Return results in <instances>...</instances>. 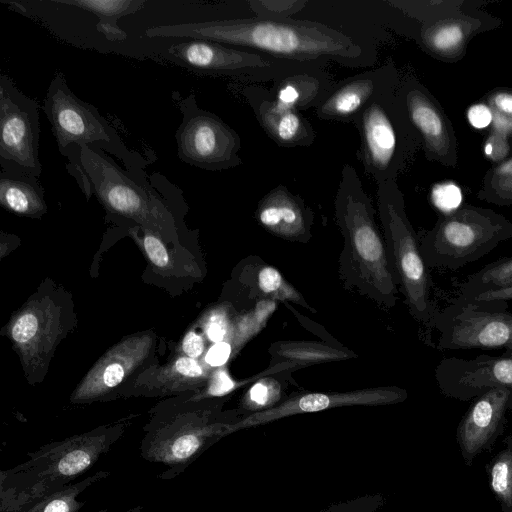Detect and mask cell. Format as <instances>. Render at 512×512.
<instances>
[{"label": "cell", "instance_id": "cell-1", "mask_svg": "<svg viewBox=\"0 0 512 512\" xmlns=\"http://www.w3.org/2000/svg\"><path fill=\"white\" fill-rule=\"evenodd\" d=\"M151 38L202 39L277 58L327 61L358 68L372 66L377 51L368 41L358 40L330 25L303 19L259 17L161 25L148 28Z\"/></svg>", "mask_w": 512, "mask_h": 512}, {"label": "cell", "instance_id": "cell-33", "mask_svg": "<svg viewBox=\"0 0 512 512\" xmlns=\"http://www.w3.org/2000/svg\"><path fill=\"white\" fill-rule=\"evenodd\" d=\"M283 388L277 379L267 375L256 380L242 396L237 411L241 418L272 409L282 403Z\"/></svg>", "mask_w": 512, "mask_h": 512}, {"label": "cell", "instance_id": "cell-13", "mask_svg": "<svg viewBox=\"0 0 512 512\" xmlns=\"http://www.w3.org/2000/svg\"><path fill=\"white\" fill-rule=\"evenodd\" d=\"M507 302L472 303L453 299L434 314L438 347L444 350L499 349L512 346V313Z\"/></svg>", "mask_w": 512, "mask_h": 512}, {"label": "cell", "instance_id": "cell-47", "mask_svg": "<svg viewBox=\"0 0 512 512\" xmlns=\"http://www.w3.org/2000/svg\"><path fill=\"white\" fill-rule=\"evenodd\" d=\"M233 356V348L229 341L213 343L203 357L205 363L211 368L225 366L229 358Z\"/></svg>", "mask_w": 512, "mask_h": 512}, {"label": "cell", "instance_id": "cell-27", "mask_svg": "<svg viewBox=\"0 0 512 512\" xmlns=\"http://www.w3.org/2000/svg\"><path fill=\"white\" fill-rule=\"evenodd\" d=\"M241 276L252 298L290 301L315 312L303 296L273 266L264 264L261 261L248 260V263L245 264L241 272Z\"/></svg>", "mask_w": 512, "mask_h": 512}, {"label": "cell", "instance_id": "cell-2", "mask_svg": "<svg viewBox=\"0 0 512 512\" xmlns=\"http://www.w3.org/2000/svg\"><path fill=\"white\" fill-rule=\"evenodd\" d=\"M66 158L68 172L89 200L95 195L109 215L158 233L164 240L176 237L178 218L173 204L182 192L159 173L123 169L102 150L82 146Z\"/></svg>", "mask_w": 512, "mask_h": 512}, {"label": "cell", "instance_id": "cell-44", "mask_svg": "<svg viewBox=\"0 0 512 512\" xmlns=\"http://www.w3.org/2000/svg\"><path fill=\"white\" fill-rule=\"evenodd\" d=\"M510 142L505 135L490 130L483 147L485 156L495 164L506 160L511 151Z\"/></svg>", "mask_w": 512, "mask_h": 512}, {"label": "cell", "instance_id": "cell-50", "mask_svg": "<svg viewBox=\"0 0 512 512\" xmlns=\"http://www.w3.org/2000/svg\"><path fill=\"white\" fill-rule=\"evenodd\" d=\"M506 350H507L506 351L507 354H511L512 355V346L507 348Z\"/></svg>", "mask_w": 512, "mask_h": 512}, {"label": "cell", "instance_id": "cell-46", "mask_svg": "<svg viewBox=\"0 0 512 512\" xmlns=\"http://www.w3.org/2000/svg\"><path fill=\"white\" fill-rule=\"evenodd\" d=\"M205 337L202 332H197L194 327L184 335L177 349L178 354L194 359H202L205 352Z\"/></svg>", "mask_w": 512, "mask_h": 512}, {"label": "cell", "instance_id": "cell-24", "mask_svg": "<svg viewBox=\"0 0 512 512\" xmlns=\"http://www.w3.org/2000/svg\"><path fill=\"white\" fill-rule=\"evenodd\" d=\"M258 223L282 239L307 243L311 238L314 213L297 194L280 184L267 192L255 211Z\"/></svg>", "mask_w": 512, "mask_h": 512}, {"label": "cell", "instance_id": "cell-4", "mask_svg": "<svg viewBox=\"0 0 512 512\" xmlns=\"http://www.w3.org/2000/svg\"><path fill=\"white\" fill-rule=\"evenodd\" d=\"M137 415L50 442L28 459L0 472V512H19L87 472L122 438Z\"/></svg>", "mask_w": 512, "mask_h": 512}, {"label": "cell", "instance_id": "cell-52", "mask_svg": "<svg viewBox=\"0 0 512 512\" xmlns=\"http://www.w3.org/2000/svg\"><path fill=\"white\" fill-rule=\"evenodd\" d=\"M509 512H512V508L510 509V511H509Z\"/></svg>", "mask_w": 512, "mask_h": 512}, {"label": "cell", "instance_id": "cell-12", "mask_svg": "<svg viewBox=\"0 0 512 512\" xmlns=\"http://www.w3.org/2000/svg\"><path fill=\"white\" fill-rule=\"evenodd\" d=\"M171 98L182 114L175 133L178 158L191 166L220 171L243 163L238 133L216 114L198 106L195 95L173 91Z\"/></svg>", "mask_w": 512, "mask_h": 512}, {"label": "cell", "instance_id": "cell-37", "mask_svg": "<svg viewBox=\"0 0 512 512\" xmlns=\"http://www.w3.org/2000/svg\"><path fill=\"white\" fill-rule=\"evenodd\" d=\"M490 485L506 510L512 508V447L502 450L493 460Z\"/></svg>", "mask_w": 512, "mask_h": 512}, {"label": "cell", "instance_id": "cell-30", "mask_svg": "<svg viewBox=\"0 0 512 512\" xmlns=\"http://www.w3.org/2000/svg\"><path fill=\"white\" fill-rule=\"evenodd\" d=\"M109 475V471H98L40 498L19 512H80L86 502L78 500V497Z\"/></svg>", "mask_w": 512, "mask_h": 512}, {"label": "cell", "instance_id": "cell-49", "mask_svg": "<svg viewBox=\"0 0 512 512\" xmlns=\"http://www.w3.org/2000/svg\"><path fill=\"white\" fill-rule=\"evenodd\" d=\"M124 512H145L144 507L142 505L134 506Z\"/></svg>", "mask_w": 512, "mask_h": 512}, {"label": "cell", "instance_id": "cell-39", "mask_svg": "<svg viewBox=\"0 0 512 512\" xmlns=\"http://www.w3.org/2000/svg\"><path fill=\"white\" fill-rule=\"evenodd\" d=\"M484 99L493 113L490 130L501 133L512 141V89H493Z\"/></svg>", "mask_w": 512, "mask_h": 512}, {"label": "cell", "instance_id": "cell-11", "mask_svg": "<svg viewBox=\"0 0 512 512\" xmlns=\"http://www.w3.org/2000/svg\"><path fill=\"white\" fill-rule=\"evenodd\" d=\"M168 54L189 69L244 82L276 81L288 74L326 67L327 61H298L202 39L171 45Z\"/></svg>", "mask_w": 512, "mask_h": 512}, {"label": "cell", "instance_id": "cell-7", "mask_svg": "<svg viewBox=\"0 0 512 512\" xmlns=\"http://www.w3.org/2000/svg\"><path fill=\"white\" fill-rule=\"evenodd\" d=\"M396 89L375 98L353 122L360 136L357 157L377 185L396 181L421 146Z\"/></svg>", "mask_w": 512, "mask_h": 512}, {"label": "cell", "instance_id": "cell-28", "mask_svg": "<svg viewBox=\"0 0 512 512\" xmlns=\"http://www.w3.org/2000/svg\"><path fill=\"white\" fill-rule=\"evenodd\" d=\"M268 352L271 356L270 365L288 363L297 368L356 357L345 347L318 341H278L270 346Z\"/></svg>", "mask_w": 512, "mask_h": 512}, {"label": "cell", "instance_id": "cell-31", "mask_svg": "<svg viewBox=\"0 0 512 512\" xmlns=\"http://www.w3.org/2000/svg\"><path fill=\"white\" fill-rule=\"evenodd\" d=\"M294 365L288 363H277L270 365L267 370L260 372L245 380L233 379L225 366L214 368L207 384L195 393L184 394L183 396L189 401H201L209 399H224L235 390L249 384L263 376L273 375L287 370H294Z\"/></svg>", "mask_w": 512, "mask_h": 512}, {"label": "cell", "instance_id": "cell-17", "mask_svg": "<svg viewBox=\"0 0 512 512\" xmlns=\"http://www.w3.org/2000/svg\"><path fill=\"white\" fill-rule=\"evenodd\" d=\"M407 391L381 386L347 392H311L287 397L276 407L241 418L227 430V436L243 429L268 424L285 417L350 406H381L403 402Z\"/></svg>", "mask_w": 512, "mask_h": 512}, {"label": "cell", "instance_id": "cell-25", "mask_svg": "<svg viewBox=\"0 0 512 512\" xmlns=\"http://www.w3.org/2000/svg\"><path fill=\"white\" fill-rule=\"evenodd\" d=\"M335 84L325 67H316L281 77L268 92L278 106L301 112L318 107Z\"/></svg>", "mask_w": 512, "mask_h": 512}, {"label": "cell", "instance_id": "cell-21", "mask_svg": "<svg viewBox=\"0 0 512 512\" xmlns=\"http://www.w3.org/2000/svg\"><path fill=\"white\" fill-rule=\"evenodd\" d=\"M499 19L465 7L443 18L422 24L415 41L429 55L455 62L464 57L468 43L478 34L499 25Z\"/></svg>", "mask_w": 512, "mask_h": 512}, {"label": "cell", "instance_id": "cell-20", "mask_svg": "<svg viewBox=\"0 0 512 512\" xmlns=\"http://www.w3.org/2000/svg\"><path fill=\"white\" fill-rule=\"evenodd\" d=\"M213 368L204 359L178 354L164 365L151 364L138 373L119 393L118 398H168L201 390Z\"/></svg>", "mask_w": 512, "mask_h": 512}, {"label": "cell", "instance_id": "cell-8", "mask_svg": "<svg viewBox=\"0 0 512 512\" xmlns=\"http://www.w3.org/2000/svg\"><path fill=\"white\" fill-rule=\"evenodd\" d=\"M512 238V222L492 209L462 204L439 216L420 241L428 268L457 270Z\"/></svg>", "mask_w": 512, "mask_h": 512}, {"label": "cell", "instance_id": "cell-38", "mask_svg": "<svg viewBox=\"0 0 512 512\" xmlns=\"http://www.w3.org/2000/svg\"><path fill=\"white\" fill-rule=\"evenodd\" d=\"M232 308L222 303L207 310L199 320V326L206 339L212 343L229 341L232 332Z\"/></svg>", "mask_w": 512, "mask_h": 512}, {"label": "cell", "instance_id": "cell-10", "mask_svg": "<svg viewBox=\"0 0 512 512\" xmlns=\"http://www.w3.org/2000/svg\"><path fill=\"white\" fill-rule=\"evenodd\" d=\"M41 109L51 124L61 155L88 146L113 154L127 169H144L146 160L128 149L120 135L101 116L98 109L77 97L62 72H56L49 84Z\"/></svg>", "mask_w": 512, "mask_h": 512}, {"label": "cell", "instance_id": "cell-43", "mask_svg": "<svg viewBox=\"0 0 512 512\" xmlns=\"http://www.w3.org/2000/svg\"><path fill=\"white\" fill-rule=\"evenodd\" d=\"M384 504V496L377 493L332 503L324 509L314 512H378Z\"/></svg>", "mask_w": 512, "mask_h": 512}, {"label": "cell", "instance_id": "cell-18", "mask_svg": "<svg viewBox=\"0 0 512 512\" xmlns=\"http://www.w3.org/2000/svg\"><path fill=\"white\" fill-rule=\"evenodd\" d=\"M435 378L445 396L461 401L497 387L512 389V355L444 358L435 369Z\"/></svg>", "mask_w": 512, "mask_h": 512}, {"label": "cell", "instance_id": "cell-5", "mask_svg": "<svg viewBox=\"0 0 512 512\" xmlns=\"http://www.w3.org/2000/svg\"><path fill=\"white\" fill-rule=\"evenodd\" d=\"M224 399L189 401L183 395L168 397L149 410L140 443L141 457L164 466L158 476L172 480L205 451L227 436L241 419L237 409L223 410Z\"/></svg>", "mask_w": 512, "mask_h": 512}, {"label": "cell", "instance_id": "cell-45", "mask_svg": "<svg viewBox=\"0 0 512 512\" xmlns=\"http://www.w3.org/2000/svg\"><path fill=\"white\" fill-rule=\"evenodd\" d=\"M459 300L472 303L507 302L512 300V285L487 289L471 294H459Z\"/></svg>", "mask_w": 512, "mask_h": 512}, {"label": "cell", "instance_id": "cell-41", "mask_svg": "<svg viewBox=\"0 0 512 512\" xmlns=\"http://www.w3.org/2000/svg\"><path fill=\"white\" fill-rule=\"evenodd\" d=\"M307 0H249V9L255 17L265 19H290L293 15L305 9Z\"/></svg>", "mask_w": 512, "mask_h": 512}, {"label": "cell", "instance_id": "cell-26", "mask_svg": "<svg viewBox=\"0 0 512 512\" xmlns=\"http://www.w3.org/2000/svg\"><path fill=\"white\" fill-rule=\"evenodd\" d=\"M0 203L24 217L41 218L48 211L39 178L13 168L0 167Z\"/></svg>", "mask_w": 512, "mask_h": 512}, {"label": "cell", "instance_id": "cell-36", "mask_svg": "<svg viewBox=\"0 0 512 512\" xmlns=\"http://www.w3.org/2000/svg\"><path fill=\"white\" fill-rule=\"evenodd\" d=\"M512 285V256L500 258L470 275L461 285L460 294Z\"/></svg>", "mask_w": 512, "mask_h": 512}, {"label": "cell", "instance_id": "cell-51", "mask_svg": "<svg viewBox=\"0 0 512 512\" xmlns=\"http://www.w3.org/2000/svg\"><path fill=\"white\" fill-rule=\"evenodd\" d=\"M107 511H108V509L104 508V509H100V510L95 511V512H107Z\"/></svg>", "mask_w": 512, "mask_h": 512}, {"label": "cell", "instance_id": "cell-53", "mask_svg": "<svg viewBox=\"0 0 512 512\" xmlns=\"http://www.w3.org/2000/svg\"><path fill=\"white\" fill-rule=\"evenodd\" d=\"M512 401V400H511Z\"/></svg>", "mask_w": 512, "mask_h": 512}, {"label": "cell", "instance_id": "cell-3", "mask_svg": "<svg viewBox=\"0 0 512 512\" xmlns=\"http://www.w3.org/2000/svg\"><path fill=\"white\" fill-rule=\"evenodd\" d=\"M335 219L344 239L339 275L346 288L391 309L399 284L375 210L355 168L345 164L334 200Z\"/></svg>", "mask_w": 512, "mask_h": 512}, {"label": "cell", "instance_id": "cell-22", "mask_svg": "<svg viewBox=\"0 0 512 512\" xmlns=\"http://www.w3.org/2000/svg\"><path fill=\"white\" fill-rule=\"evenodd\" d=\"M511 400L508 387L493 388L473 399L457 428V442L468 465L501 432Z\"/></svg>", "mask_w": 512, "mask_h": 512}, {"label": "cell", "instance_id": "cell-15", "mask_svg": "<svg viewBox=\"0 0 512 512\" xmlns=\"http://www.w3.org/2000/svg\"><path fill=\"white\" fill-rule=\"evenodd\" d=\"M40 109L8 75L0 76V167L40 177Z\"/></svg>", "mask_w": 512, "mask_h": 512}, {"label": "cell", "instance_id": "cell-6", "mask_svg": "<svg viewBox=\"0 0 512 512\" xmlns=\"http://www.w3.org/2000/svg\"><path fill=\"white\" fill-rule=\"evenodd\" d=\"M75 325L70 293L48 279L12 315L6 334L30 384L44 379L57 346Z\"/></svg>", "mask_w": 512, "mask_h": 512}, {"label": "cell", "instance_id": "cell-23", "mask_svg": "<svg viewBox=\"0 0 512 512\" xmlns=\"http://www.w3.org/2000/svg\"><path fill=\"white\" fill-rule=\"evenodd\" d=\"M241 94L264 132L278 146L308 147L314 143L316 133L310 121L300 111L275 104L268 89L247 85L242 88Z\"/></svg>", "mask_w": 512, "mask_h": 512}, {"label": "cell", "instance_id": "cell-14", "mask_svg": "<svg viewBox=\"0 0 512 512\" xmlns=\"http://www.w3.org/2000/svg\"><path fill=\"white\" fill-rule=\"evenodd\" d=\"M153 330L130 334L110 347L88 370L70 395L72 404L118 399L121 390L143 369L157 363Z\"/></svg>", "mask_w": 512, "mask_h": 512}, {"label": "cell", "instance_id": "cell-29", "mask_svg": "<svg viewBox=\"0 0 512 512\" xmlns=\"http://www.w3.org/2000/svg\"><path fill=\"white\" fill-rule=\"evenodd\" d=\"M65 2L96 16L98 18L96 29L111 41L127 38V34L117 25V20L138 11L145 4L143 0H65Z\"/></svg>", "mask_w": 512, "mask_h": 512}, {"label": "cell", "instance_id": "cell-48", "mask_svg": "<svg viewBox=\"0 0 512 512\" xmlns=\"http://www.w3.org/2000/svg\"><path fill=\"white\" fill-rule=\"evenodd\" d=\"M469 124L475 129H486L491 126L493 113L485 102L471 105L466 113Z\"/></svg>", "mask_w": 512, "mask_h": 512}, {"label": "cell", "instance_id": "cell-9", "mask_svg": "<svg viewBox=\"0 0 512 512\" xmlns=\"http://www.w3.org/2000/svg\"><path fill=\"white\" fill-rule=\"evenodd\" d=\"M377 205L388 256L399 290L411 316L429 322L434 316L430 277L420 251V241L405 210L404 196L396 181L377 185Z\"/></svg>", "mask_w": 512, "mask_h": 512}, {"label": "cell", "instance_id": "cell-34", "mask_svg": "<svg viewBox=\"0 0 512 512\" xmlns=\"http://www.w3.org/2000/svg\"><path fill=\"white\" fill-rule=\"evenodd\" d=\"M477 197L498 206L512 205V156L486 172Z\"/></svg>", "mask_w": 512, "mask_h": 512}, {"label": "cell", "instance_id": "cell-32", "mask_svg": "<svg viewBox=\"0 0 512 512\" xmlns=\"http://www.w3.org/2000/svg\"><path fill=\"white\" fill-rule=\"evenodd\" d=\"M276 308L277 301L259 300L252 310L234 316L229 340L233 348V356L261 331Z\"/></svg>", "mask_w": 512, "mask_h": 512}, {"label": "cell", "instance_id": "cell-19", "mask_svg": "<svg viewBox=\"0 0 512 512\" xmlns=\"http://www.w3.org/2000/svg\"><path fill=\"white\" fill-rule=\"evenodd\" d=\"M401 75L393 62L336 82L332 91L315 108L325 121L354 122L375 98L397 88Z\"/></svg>", "mask_w": 512, "mask_h": 512}, {"label": "cell", "instance_id": "cell-16", "mask_svg": "<svg viewBox=\"0 0 512 512\" xmlns=\"http://www.w3.org/2000/svg\"><path fill=\"white\" fill-rule=\"evenodd\" d=\"M396 92L420 137L426 159L455 167L458 162L456 133L437 99L411 75L401 76Z\"/></svg>", "mask_w": 512, "mask_h": 512}, {"label": "cell", "instance_id": "cell-42", "mask_svg": "<svg viewBox=\"0 0 512 512\" xmlns=\"http://www.w3.org/2000/svg\"><path fill=\"white\" fill-rule=\"evenodd\" d=\"M430 200L442 214H449L462 205L463 194L461 188L454 182H440L431 188Z\"/></svg>", "mask_w": 512, "mask_h": 512}, {"label": "cell", "instance_id": "cell-35", "mask_svg": "<svg viewBox=\"0 0 512 512\" xmlns=\"http://www.w3.org/2000/svg\"><path fill=\"white\" fill-rule=\"evenodd\" d=\"M391 6L419 25L443 18L465 8L467 1L388 0Z\"/></svg>", "mask_w": 512, "mask_h": 512}, {"label": "cell", "instance_id": "cell-40", "mask_svg": "<svg viewBox=\"0 0 512 512\" xmlns=\"http://www.w3.org/2000/svg\"><path fill=\"white\" fill-rule=\"evenodd\" d=\"M142 236L130 229L132 237L142 246L145 255L152 266L160 271L169 272L175 269L173 259L164 239L156 232L140 227Z\"/></svg>", "mask_w": 512, "mask_h": 512}]
</instances>
